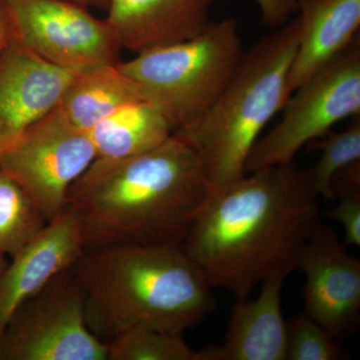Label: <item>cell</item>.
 <instances>
[{
    "mask_svg": "<svg viewBox=\"0 0 360 360\" xmlns=\"http://www.w3.org/2000/svg\"><path fill=\"white\" fill-rule=\"evenodd\" d=\"M309 170L272 165L214 189L182 243L212 290L245 300L265 279L288 276L321 221Z\"/></svg>",
    "mask_w": 360,
    "mask_h": 360,
    "instance_id": "6da1fadb",
    "label": "cell"
},
{
    "mask_svg": "<svg viewBox=\"0 0 360 360\" xmlns=\"http://www.w3.org/2000/svg\"><path fill=\"white\" fill-rule=\"evenodd\" d=\"M212 193L195 149L179 135L146 153L96 160L71 186L85 248L182 245Z\"/></svg>",
    "mask_w": 360,
    "mask_h": 360,
    "instance_id": "7a4b0ae2",
    "label": "cell"
},
{
    "mask_svg": "<svg viewBox=\"0 0 360 360\" xmlns=\"http://www.w3.org/2000/svg\"><path fill=\"white\" fill-rule=\"evenodd\" d=\"M70 269L87 326L106 343L135 328L184 333L215 309L212 288L182 245L87 246Z\"/></svg>",
    "mask_w": 360,
    "mask_h": 360,
    "instance_id": "3957f363",
    "label": "cell"
},
{
    "mask_svg": "<svg viewBox=\"0 0 360 360\" xmlns=\"http://www.w3.org/2000/svg\"><path fill=\"white\" fill-rule=\"evenodd\" d=\"M297 44L295 16L245 51L210 110L191 127L174 132L200 155L212 191L245 176L260 134L292 96L288 75Z\"/></svg>",
    "mask_w": 360,
    "mask_h": 360,
    "instance_id": "277c9868",
    "label": "cell"
},
{
    "mask_svg": "<svg viewBox=\"0 0 360 360\" xmlns=\"http://www.w3.org/2000/svg\"><path fill=\"white\" fill-rule=\"evenodd\" d=\"M243 54L238 20L231 18L212 20L193 39L141 52L118 68L137 82L144 101L165 116L174 134L210 110Z\"/></svg>",
    "mask_w": 360,
    "mask_h": 360,
    "instance_id": "5b68a950",
    "label": "cell"
},
{
    "mask_svg": "<svg viewBox=\"0 0 360 360\" xmlns=\"http://www.w3.org/2000/svg\"><path fill=\"white\" fill-rule=\"evenodd\" d=\"M283 120L251 149L245 174L293 162L296 153L340 120L360 115V44L355 39L293 91Z\"/></svg>",
    "mask_w": 360,
    "mask_h": 360,
    "instance_id": "8992f818",
    "label": "cell"
},
{
    "mask_svg": "<svg viewBox=\"0 0 360 360\" xmlns=\"http://www.w3.org/2000/svg\"><path fill=\"white\" fill-rule=\"evenodd\" d=\"M0 360H108L90 331L85 296L70 269L16 309L0 335Z\"/></svg>",
    "mask_w": 360,
    "mask_h": 360,
    "instance_id": "52a82bcc",
    "label": "cell"
},
{
    "mask_svg": "<svg viewBox=\"0 0 360 360\" xmlns=\"http://www.w3.org/2000/svg\"><path fill=\"white\" fill-rule=\"evenodd\" d=\"M18 42L72 75L117 65L122 47L105 20L70 0H2Z\"/></svg>",
    "mask_w": 360,
    "mask_h": 360,
    "instance_id": "ba28073f",
    "label": "cell"
},
{
    "mask_svg": "<svg viewBox=\"0 0 360 360\" xmlns=\"http://www.w3.org/2000/svg\"><path fill=\"white\" fill-rule=\"evenodd\" d=\"M94 160L89 134L72 129L53 108L0 158V168L49 222L65 210L71 186Z\"/></svg>",
    "mask_w": 360,
    "mask_h": 360,
    "instance_id": "9c48e42d",
    "label": "cell"
},
{
    "mask_svg": "<svg viewBox=\"0 0 360 360\" xmlns=\"http://www.w3.org/2000/svg\"><path fill=\"white\" fill-rule=\"evenodd\" d=\"M296 269L304 274V314L336 338L354 333L360 319V260L330 226L317 224Z\"/></svg>",
    "mask_w": 360,
    "mask_h": 360,
    "instance_id": "30bf717a",
    "label": "cell"
},
{
    "mask_svg": "<svg viewBox=\"0 0 360 360\" xmlns=\"http://www.w3.org/2000/svg\"><path fill=\"white\" fill-rule=\"evenodd\" d=\"M84 248L79 217L66 205L11 257L0 276V335L16 309L70 269Z\"/></svg>",
    "mask_w": 360,
    "mask_h": 360,
    "instance_id": "8fae6325",
    "label": "cell"
},
{
    "mask_svg": "<svg viewBox=\"0 0 360 360\" xmlns=\"http://www.w3.org/2000/svg\"><path fill=\"white\" fill-rule=\"evenodd\" d=\"M75 75L13 41L0 56V158L53 110Z\"/></svg>",
    "mask_w": 360,
    "mask_h": 360,
    "instance_id": "7c38bea8",
    "label": "cell"
},
{
    "mask_svg": "<svg viewBox=\"0 0 360 360\" xmlns=\"http://www.w3.org/2000/svg\"><path fill=\"white\" fill-rule=\"evenodd\" d=\"M214 0H110L105 21L122 49L141 53L193 39Z\"/></svg>",
    "mask_w": 360,
    "mask_h": 360,
    "instance_id": "4fadbf2b",
    "label": "cell"
},
{
    "mask_svg": "<svg viewBox=\"0 0 360 360\" xmlns=\"http://www.w3.org/2000/svg\"><path fill=\"white\" fill-rule=\"evenodd\" d=\"M286 277L270 276L257 298L236 300L224 343L202 348L206 360H286L288 322L281 297Z\"/></svg>",
    "mask_w": 360,
    "mask_h": 360,
    "instance_id": "5bb4252c",
    "label": "cell"
},
{
    "mask_svg": "<svg viewBox=\"0 0 360 360\" xmlns=\"http://www.w3.org/2000/svg\"><path fill=\"white\" fill-rule=\"evenodd\" d=\"M298 44L291 63V92L359 39L360 0H298Z\"/></svg>",
    "mask_w": 360,
    "mask_h": 360,
    "instance_id": "9a60e30c",
    "label": "cell"
},
{
    "mask_svg": "<svg viewBox=\"0 0 360 360\" xmlns=\"http://www.w3.org/2000/svg\"><path fill=\"white\" fill-rule=\"evenodd\" d=\"M141 99L139 85L117 65L75 75L54 110L72 129L87 134L118 108Z\"/></svg>",
    "mask_w": 360,
    "mask_h": 360,
    "instance_id": "2e32d148",
    "label": "cell"
},
{
    "mask_svg": "<svg viewBox=\"0 0 360 360\" xmlns=\"http://www.w3.org/2000/svg\"><path fill=\"white\" fill-rule=\"evenodd\" d=\"M87 134L96 151V160H117L160 146L174 131L165 116L141 99L118 108Z\"/></svg>",
    "mask_w": 360,
    "mask_h": 360,
    "instance_id": "e0dca14e",
    "label": "cell"
},
{
    "mask_svg": "<svg viewBox=\"0 0 360 360\" xmlns=\"http://www.w3.org/2000/svg\"><path fill=\"white\" fill-rule=\"evenodd\" d=\"M46 224L30 196L0 168V253L13 257Z\"/></svg>",
    "mask_w": 360,
    "mask_h": 360,
    "instance_id": "ac0fdd59",
    "label": "cell"
},
{
    "mask_svg": "<svg viewBox=\"0 0 360 360\" xmlns=\"http://www.w3.org/2000/svg\"><path fill=\"white\" fill-rule=\"evenodd\" d=\"M108 360H206L202 349L189 347L184 333L135 328L108 343Z\"/></svg>",
    "mask_w": 360,
    "mask_h": 360,
    "instance_id": "d6986e66",
    "label": "cell"
},
{
    "mask_svg": "<svg viewBox=\"0 0 360 360\" xmlns=\"http://www.w3.org/2000/svg\"><path fill=\"white\" fill-rule=\"evenodd\" d=\"M312 150L321 151V158L311 170L310 179L319 198L335 200V177L350 165L360 162V120H354L347 129L328 132L307 144Z\"/></svg>",
    "mask_w": 360,
    "mask_h": 360,
    "instance_id": "ffe728a7",
    "label": "cell"
},
{
    "mask_svg": "<svg viewBox=\"0 0 360 360\" xmlns=\"http://www.w3.org/2000/svg\"><path fill=\"white\" fill-rule=\"evenodd\" d=\"M338 338L304 312L288 322L286 360H340L345 352Z\"/></svg>",
    "mask_w": 360,
    "mask_h": 360,
    "instance_id": "44dd1931",
    "label": "cell"
},
{
    "mask_svg": "<svg viewBox=\"0 0 360 360\" xmlns=\"http://www.w3.org/2000/svg\"><path fill=\"white\" fill-rule=\"evenodd\" d=\"M336 205L324 212V217L338 222L345 229V246H360V186L335 182L333 184Z\"/></svg>",
    "mask_w": 360,
    "mask_h": 360,
    "instance_id": "7402d4cb",
    "label": "cell"
},
{
    "mask_svg": "<svg viewBox=\"0 0 360 360\" xmlns=\"http://www.w3.org/2000/svg\"><path fill=\"white\" fill-rule=\"evenodd\" d=\"M262 22L278 30L290 22L298 13V0H257Z\"/></svg>",
    "mask_w": 360,
    "mask_h": 360,
    "instance_id": "603a6c76",
    "label": "cell"
},
{
    "mask_svg": "<svg viewBox=\"0 0 360 360\" xmlns=\"http://www.w3.org/2000/svg\"><path fill=\"white\" fill-rule=\"evenodd\" d=\"M13 30L6 4L0 0V56L13 41Z\"/></svg>",
    "mask_w": 360,
    "mask_h": 360,
    "instance_id": "cb8c5ba5",
    "label": "cell"
},
{
    "mask_svg": "<svg viewBox=\"0 0 360 360\" xmlns=\"http://www.w3.org/2000/svg\"><path fill=\"white\" fill-rule=\"evenodd\" d=\"M70 1L75 2L78 6L86 7V8H89V7H96V8L106 11L110 0H70Z\"/></svg>",
    "mask_w": 360,
    "mask_h": 360,
    "instance_id": "d4e9b609",
    "label": "cell"
},
{
    "mask_svg": "<svg viewBox=\"0 0 360 360\" xmlns=\"http://www.w3.org/2000/svg\"><path fill=\"white\" fill-rule=\"evenodd\" d=\"M7 264H8V262H7L6 255H1V253H0V276H1L4 269H6Z\"/></svg>",
    "mask_w": 360,
    "mask_h": 360,
    "instance_id": "484cf974",
    "label": "cell"
}]
</instances>
